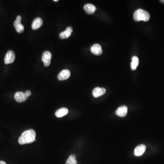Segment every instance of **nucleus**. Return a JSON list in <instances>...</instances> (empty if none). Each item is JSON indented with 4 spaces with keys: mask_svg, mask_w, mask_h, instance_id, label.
I'll list each match as a JSON object with an SVG mask.
<instances>
[{
    "mask_svg": "<svg viewBox=\"0 0 164 164\" xmlns=\"http://www.w3.org/2000/svg\"><path fill=\"white\" fill-rule=\"evenodd\" d=\"M36 134L33 129L27 130L22 134L18 140V142L20 145L30 144L36 140Z\"/></svg>",
    "mask_w": 164,
    "mask_h": 164,
    "instance_id": "obj_1",
    "label": "nucleus"
},
{
    "mask_svg": "<svg viewBox=\"0 0 164 164\" xmlns=\"http://www.w3.org/2000/svg\"><path fill=\"white\" fill-rule=\"evenodd\" d=\"M134 18L136 21L147 22L150 20V15L147 11L139 9L136 10L134 14Z\"/></svg>",
    "mask_w": 164,
    "mask_h": 164,
    "instance_id": "obj_2",
    "label": "nucleus"
},
{
    "mask_svg": "<svg viewBox=\"0 0 164 164\" xmlns=\"http://www.w3.org/2000/svg\"><path fill=\"white\" fill-rule=\"evenodd\" d=\"M22 17L20 16H16V20L14 22V26L15 27L16 30L18 33H23L24 30V26L22 24Z\"/></svg>",
    "mask_w": 164,
    "mask_h": 164,
    "instance_id": "obj_3",
    "label": "nucleus"
},
{
    "mask_svg": "<svg viewBox=\"0 0 164 164\" xmlns=\"http://www.w3.org/2000/svg\"><path fill=\"white\" fill-rule=\"evenodd\" d=\"M15 54L12 50L8 51L5 55L4 62L6 65L13 63L15 60Z\"/></svg>",
    "mask_w": 164,
    "mask_h": 164,
    "instance_id": "obj_4",
    "label": "nucleus"
},
{
    "mask_svg": "<svg viewBox=\"0 0 164 164\" xmlns=\"http://www.w3.org/2000/svg\"><path fill=\"white\" fill-rule=\"evenodd\" d=\"M52 58V54L48 51H46L42 54V61L44 63V66L48 67L51 63V59Z\"/></svg>",
    "mask_w": 164,
    "mask_h": 164,
    "instance_id": "obj_5",
    "label": "nucleus"
},
{
    "mask_svg": "<svg viewBox=\"0 0 164 164\" xmlns=\"http://www.w3.org/2000/svg\"><path fill=\"white\" fill-rule=\"evenodd\" d=\"M28 97L26 95L25 93L22 92H17L14 95V98L19 103L24 102L27 99Z\"/></svg>",
    "mask_w": 164,
    "mask_h": 164,
    "instance_id": "obj_6",
    "label": "nucleus"
},
{
    "mask_svg": "<svg viewBox=\"0 0 164 164\" xmlns=\"http://www.w3.org/2000/svg\"><path fill=\"white\" fill-rule=\"evenodd\" d=\"M70 75L71 73L70 71L68 69H65L61 71L58 74V79L61 81L65 80L70 77Z\"/></svg>",
    "mask_w": 164,
    "mask_h": 164,
    "instance_id": "obj_7",
    "label": "nucleus"
},
{
    "mask_svg": "<svg viewBox=\"0 0 164 164\" xmlns=\"http://www.w3.org/2000/svg\"><path fill=\"white\" fill-rule=\"evenodd\" d=\"M146 146L144 145H140L137 146L134 149V154L136 157H140L144 154L145 151Z\"/></svg>",
    "mask_w": 164,
    "mask_h": 164,
    "instance_id": "obj_8",
    "label": "nucleus"
},
{
    "mask_svg": "<svg viewBox=\"0 0 164 164\" xmlns=\"http://www.w3.org/2000/svg\"><path fill=\"white\" fill-rule=\"evenodd\" d=\"M128 108L126 106L123 105L117 108L115 112V113L120 117H125L127 114Z\"/></svg>",
    "mask_w": 164,
    "mask_h": 164,
    "instance_id": "obj_9",
    "label": "nucleus"
},
{
    "mask_svg": "<svg viewBox=\"0 0 164 164\" xmlns=\"http://www.w3.org/2000/svg\"><path fill=\"white\" fill-rule=\"evenodd\" d=\"M43 24V21L42 18L37 17L32 22V28L33 30H36L41 27Z\"/></svg>",
    "mask_w": 164,
    "mask_h": 164,
    "instance_id": "obj_10",
    "label": "nucleus"
},
{
    "mask_svg": "<svg viewBox=\"0 0 164 164\" xmlns=\"http://www.w3.org/2000/svg\"><path fill=\"white\" fill-rule=\"evenodd\" d=\"M106 91V90L105 88L96 87L94 88L93 91V95L95 98H98L100 96L104 95Z\"/></svg>",
    "mask_w": 164,
    "mask_h": 164,
    "instance_id": "obj_11",
    "label": "nucleus"
},
{
    "mask_svg": "<svg viewBox=\"0 0 164 164\" xmlns=\"http://www.w3.org/2000/svg\"><path fill=\"white\" fill-rule=\"evenodd\" d=\"M91 52L95 55H100L102 53V49L99 44H95L90 48Z\"/></svg>",
    "mask_w": 164,
    "mask_h": 164,
    "instance_id": "obj_12",
    "label": "nucleus"
},
{
    "mask_svg": "<svg viewBox=\"0 0 164 164\" xmlns=\"http://www.w3.org/2000/svg\"><path fill=\"white\" fill-rule=\"evenodd\" d=\"M73 28L72 27H68L65 31L62 32L60 33V38L61 39H68L71 36V33L73 32Z\"/></svg>",
    "mask_w": 164,
    "mask_h": 164,
    "instance_id": "obj_13",
    "label": "nucleus"
},
{
    "mask_svg": "<svg viewBox=\"0 0 164 164\" xmlns=\"http://www.w3.org/2000/svg\"><path fill=\"white\" fill-rule=\"evenodd\" d=\"M84 9L87 13L88 14H92L96 11V7L93 4H87L84 6Z\"/></svg>",
    "mask_w": 164,
    "mask_h": 164,
    "instance_id": "obj_14",
    "label": "nucleus"
},
{
    "mask_svg": "<svg viewBox=\"0 0 164 164\" xmlns=\"http://www.w3.org/2000/svg\"><path fill=\"white\" fill-rule=\"evenodd\" d=\"M68 110L66 108H62L58 109L55 113V115L58 118H61L65 116L68 114Z\"/></svg>",
    "mask_w": 164,
    "mask_h": 164,
    "instance_id": "obj_15",
    "label": "nucleus"
},
{
    "mask_svg": "<svg viewBox=\"0 0 164 164\" xmlns=\"http://www.w3.org/2000/svg\"><path fill=\"white\" fill-rule=\"evenodd\" d=\"M139 63V61L137 57L134 56L132 58V62L131 63V68L132 70H136Z\"/></svg>",
    "mask_w": 164,
    "mask_h": 164,
    "instance_id": "obj_16",
    "label": "nucleus"
},
{
    "mask_svg": "<svg viewBox=\"0 0 164 164\" xmlns=\"http://www.w3.org/2000/svg\"><path fill=\"white\" fill-rule=\"evenodd\" d=\"M66 164H77L76 157L74 154H72L67 160Z\"/></svg>",
    "mask_w": 164,
    "mask_h": 164,
    "instance_id": "obj_17",
    "label": "nucleus"
},
{
    "mask_svg": "<svg viewBox=\"0 0 164 164\" xmlns=\"http://www.w3.org/2000/svg\"><path fill=\"white\" fill-rule=\"evenodd\" d=\"M25 94H26V95H27V97H29V96H30V95H31V92L30 91V90H27V91H26V92H25Z\"/></svg>",
    "mask_w": 164,
    "mask_h": 164,
    "instance_id": "obj_18",
    "label": "nucleus"
},
{
    "mask_svg": "<svg viewBox=\"0 0 164 164\" xmlns=\"http://www.w3.org/2000/svg\"><path fill=\"white\" fill-rule=\"evenodd\" d=\"M0 164H7L4 161H0Z\"/></svg>",
    "mask_w": 164,
    "mask_h": 164,
    "instance_id": "obj_19",
    "label": "nucleus"
},
{
    "mask_svg": "<svg viewBox=\"0 0 164 164\" xmlns=\"http://www.w3.org/2000/svg\"><path fill=\"white\" fill-rule=\"evenodd\" d=\"M160 2L164 3V0H161V1H160Z\"/></svg>",
    "mask_w": 164,
    "mask_h": 164,
    "instance_id": "obj_20",
    "label": "nucleus"
},
{
    "mask_svg": "<svg viewBox=\"0 0 164 164\" xmlns=\"http://www.w3.org/2000/svg\"><path fill=\"white\" fill-rule=\"evenodd\" d=\"M54 1H55V2H57V1H59V0H54Z\"/></svg>",
    "mask_w": 164,
    "mask_h": 164,
    "instance_id": "obj_21",
    "label": "nucleus"
}]
</instances>
